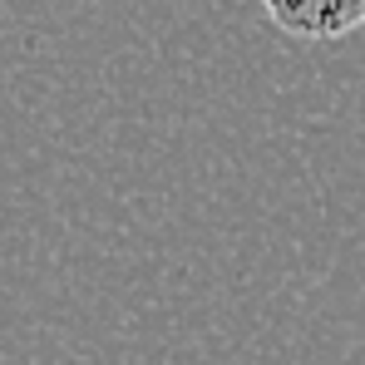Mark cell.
<instances>
[{
    "instance_id": "6da1fadb",
    "label": "cell",
    "mask_w": 365,
    "mask_h": 365,
    "mask_svg": "<svg viewBox=\"0 0 365 365\" xmlns=\"http://www.w3.org/2000/svg\"><path fill=\"white\" fill-rule=\"evenodd\" d=\"M262 10L297 40H346L365 30V0H262Z\"/></svg>"
}]
</instances>
